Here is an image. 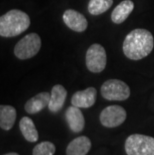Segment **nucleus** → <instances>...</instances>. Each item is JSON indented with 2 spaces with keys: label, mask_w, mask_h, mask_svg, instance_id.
<instances>
[{
  "label": "nucleus",
  "mask_w": 154,
  "mask_h": 155,
  "mask_svg": "<svg viewBox=\"0 0 154 155\" xmlns=\"http://www.w3.org/2000/svg\"><path fill=\"white\" fill-rule=\"evenodd\" d=\"M154 47V38L151 32L137 28L130 31L123 41L124 55L131 60H140L151 53Z\"/></svg>",
  "instance_id": "1"
},
{
  "label": "nucleus",
  "mask_w": 154,
  "mask_h": 155,
  "mask_svg": "<svg viewBox=\"0 0 154 155\" xmlns=\"http://www.w3.org/2000/svg\"><path fill=\"white\" fill-rule=\"evenodd\" d=\"M30 26V18L25 12L12 9L0 17V35L14 37L20 35Z\"/></svg>",
  "instance_id": "2"
},
{
  "label": "nucleus",
  "mask_w": 154,
  "mask_h": 155,
  "mask_svg": "<svg viewBox=\"0 0 154 155\" xmlns=\"http://www.w3.org/2000/svg\"><path fill=\"white\" fill-rule=\"evenodd\" d=\"M127 155H154V137L143 134H131L124 143Z\"/></svg>",
  "instance_id": "3"
},
{
  "label": "nucleus",
  "mask_w": 154,
  "mask_h": 155,
  "mask_svg": "<svg viewBox=\"0 0 154 155\" xmlns=\"http://www.w3.org/2000/svg\"><path fill=\"white\" fill-rule=\"evenodd\" d=\"M104 99L110 101H124L130 96V88L125 82L119 79H108L100 89Z\"/></svg>",
  "instance_id": "4"
},
{
  "label": "nucleus",
  "mask_w": 154,
  "mask_h": 155,
  "mask_svg": "<svg viewBox=\"0 0 154 155\" xmlns=\"http://www.w3.org/2000/svg\"><path fill=\"white\" fill-rule=\"evenodd\" d=\"M41 38L36 33H29L20 39L14 47V54L21 60L32 58L40 50Z\"/></svg>",
  "instance_id": "5"
},
{
  "label": "nucleus",
  "mask_w": 154,
  "mask_h": 155,
  "mask_svg": "<svg viewBox=\"0 0 154 155\" xmlns=\"http://www.w3.org/2000/svg\"><path fill=\"white\" fill-rule=\"evenodd\" d=\"M86 67L90 72L93 73H100L106 67L107 56L106 51L102 45L92 44L86 51L85 56Z\"/></svg>",
  "instance_id": "6"
},
{
  "label": "nucleus",
  "mask_w": 154,
  "mask_h": 155,
  "mask_svg": "<svg viewBox=\"0 0 154 155\" xmlns=\"http://www.w3.org/2000/svg\"><path fill=\"white\" fill-rule=\"evenodd\" d=\"M126 110L119 105H110L101 111L99 120L104 127L114 128L120 126L126 120Z\"/></svg>",
  "instance_id": "7"
},
{
  "label": "nucleus",
  "mask_w": 154,
  "mask_h": 155,
  "mask_svg": "<svg viewBox=\"0 0 154 155\" xmlns=\"http://www.w3.org/2000/svg\"><path fill=\"white\" fill-rule=\"evenodd\" d=\"M63 21L65 25L71 30L76 32H83L87 29V19L83 14L73 9H68L63 13Z\"/></svg>",
  "instance_id": "8"
},
{
  "label": "nucleus",
  "mask_w": 154,
  "mask_h": 155,
  "mask_svg": "<svg viewBox=\"0 0 154 155\" xmlns=\"http://www.w3.org/2000/svg\"><path fill=\"white\" fill-rule=\"evenodd\" d=\"M97 90L94 87H88L84 90L76 91L71 97V104L79 108H89L95 104Z\"/></svg>",
  "instance_id": "9"
},
{
  "label": "nucleus",
  "mask_w": 154,
  "mask_h": 155,
  "mask_svg": "<svg viewBox=\"0 0 154 155\" xmlns=\"http://www.w3.org/2000/svg\"><path fill=\"white\" fill-rule=\"evenodd\" d=\"M65 119L69 129L74 133H79L84 129L85 119L79 107L71 105L65 112Z\"/></svg>",
  "instance_id": "10"
},
{
  "label": "nucleus",
  "mask_w": 154,
  "mask_h": 155,
  "mask_svg": "<svg viewBox=\"0 0 154 155\" xmlns=\"http://www.w3.org/2000/svg\"><path fill=\"white\" fill-rule=\"evenodd\" d=\"M50 101L48 104V109L52 113H57L63 107L67 97V91L62 85L56 84L51 89Z\"/></svg>",
  "instance_id": "11"
},
{
  "label": "nucleus",
  "mask_w": 154,
  "mask_h": 155,
  "mask_svg": "<svg viewBox=\"0 0 154 155\" xmlns=\"http://www.w3.org/2000/svg\"><path fill=\"white\" fill-rule=\"evenodd\" d=\"M50 93L48 92H40L35 96L31 97L25 103V111L29 114H36L42 111L45 107L48 106L50 101Z\"/></svg>",
  "instance_id": "12"
},
{
  "label": "nucleus",
  "mask_w": 154,
  "mask_h": 155,
  "mask_svg": "<svg viewBox=\"0 0 154 155\" xmlns=\"http://www.w3.org/2000/svg\"><path fill=\"white\" fill-rule=\"evenodd\" d=\"M91 145V140L87 136L76 137L67 145L66 155H87Z\"/></svg>",
  "instance_id": "13"
},
{
  "label": "nucleus",
  "mask_w": 154,
  "mask_h": 155,
  "mask_svg": "<svg viewBox=\"0 0 154 155\" xmlns=\"http://www.w3.org/2000/svg\"><path fill=\"white\" fill-rule=\"evenodd\" d=\"M134 9V3L131 0H123L121 1L111 13V20L116 24H121L126 20L127 17Z\"/></svg>",
  "instance_id": "14"
},
{
  "label": "nucleus",
  "mask_w": 154,
  "mask_h": 155,
  "mask_svg": "<svg viewBox=\"0 0 154 155\" xmlns=\"http://www.w3.org/2000/svg\"><path fill=\"white\" fill-rule=\"evenodd\" d=\"M17 112L10 105H1L0 106V127L3 130H10L14 126Z\"/></svg>",
  "instance_id": "15"
},
{
  "label": "nucleus",
  "mask_w": 154,
  "mask_h": 155,
  "mask_svg": "<svg viewBox=\"0 0 154 155\" xmlns=\"http://www.w3.org/2000/svg\"><path fill=\"white\" fill-rule=\"evenodd\" d=\"M19 128L23 137L28 142H36L39 138L38 131L36 129L35 124L31 118L24 116L19 122Z\"/></svg>",
  "instance_id": "16"
},
{
  "label": "nucleus",
  "mask_w": 154,
  "mask_h": 155,
  "mask_svg": "<svg viewBox=\"0 0 154 155\" xmlns=\"http://www.w3.org/2000/svg\"><path fill=\"white\" fill-rule=\"evenodd\" d=\"M113 4V0H89L88 12L91 15H100L106 12Z\"/></svg>",
  "instance_id": "17"
},
{
  "label": "nucleus",
  "mask_w": 154,
  "mask_h": 155,
  "mask_svg": "<svg viewBox=\"0 0 154 155\" xmlns=\"http://www.w3.org/2000/svg\"><path fill=\"white\" fill-rule=\"evenodd\" d=\"M56 148L55 145L49 141H43L35 145L32 150V155H54Z\"/></svg>",
  "instance_id": "18"
},
{
  "label": "nucleus",
  "mask_w": 154,
  "mask_h": 155,
  "mask_svg": "<svg viewBox=\"0 0 154 155\" xmlns=\"http://www.w3.org/2000/svg\"><path fill=\"white\" fill-rule=\"evenodd\" d=\"M4 155H19V154L16 153V152H9V153H6Z\"/></svg>",
  "instance_id": "19"
}]
</instances>
